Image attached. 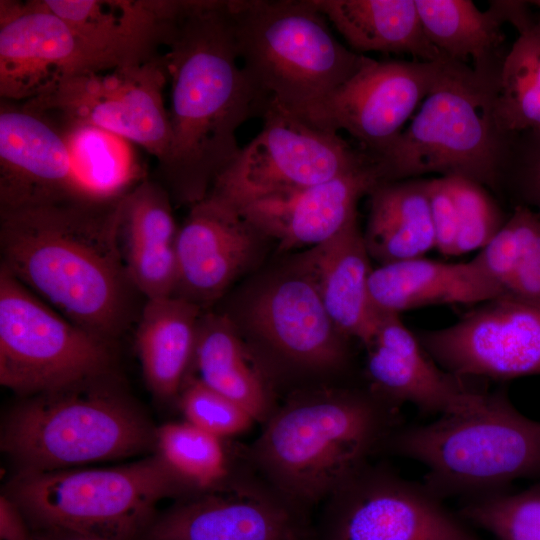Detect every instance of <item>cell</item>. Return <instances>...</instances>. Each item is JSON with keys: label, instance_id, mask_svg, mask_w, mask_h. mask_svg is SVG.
I'll list each match as a JSON object with an SVG mask.
<instances>
[{"label": "cell", "instance_id": "1f68e13d", "mask_svg": "<svg viewBox=\"0 0 540 540\" xmlns=\"http://www.w3.org/2000/svg\"><path fill=\"white\" fill-rule=\"evenodd\" d=\"M495 114L506 134L540 131V19L519 31L504 57Z\"/></svg>", "mask_w": 540, "mask_h": 540}, {"label": "cell", "instance_id": "836d02e7", "mask_svg": "<svg viewBox=\"0 0 540 540\" xmlns=\"http://www.w3.org/2000/svg\"><path fill=\"white\" fill-rule=\"evenodd\" d=\"M458 514L498 540H540V480L520 492L465 500Z\"/></svg>", "mask_w": 540, "mask_h": 540}, {"label": "cell", "instance_id": "e575fe53", "mask_svg": "<svg viewBox=\"0 0 540 540\" xmlns=\"http://www.w3.org/2000/svg\"><path fill=\"white\" fill-rule=\"evenodd\" d=\"M457 208L456 255L482 249L505 223L501 208L485 186L459 176H444Z\"/></svg>", "mask_w": 540, "mask_h": 540}, {"label": "cell", "instance_id": "ab89813d", "mask_svg": "<svg viewBox=\"0 0 540 540\" xmlns=\"http://www.w3.org/2000/svg\"><path fill=\"white\" fill-rule=\"evenodd\" d=\"M1 540H35L29 524L18 506L5 494L0 497Z\"/></svg>", "mask_w": 540, "mask_h": 540}, {"label": "cell", "instance_id": "52a82bcc", "mask_svg": "<svg viewBox=\"0 0 540 540\" xmlns=\"http://www.w3.org/2000/svg\"><path fill=\"white\" fill-rule=\"evenodd\" d=\"M5 489L36 532L140 540L157 504L187 488L156 453L111 468L18 471Z\"/></svg>", "mask_w": 540, "mask_h": 540}, {"label": "cell", "instance_id": "60d3db41", "mask_svg": "<svg viewBox=\"0 0 540 540\" xmlns=\"http://www.w3.org/2000/svg\"><path fill=\"white\" fill-rule=\"evenodd\" d=\"M39 540H88L72 534L61 532H37Z\"/></svg>", "mask_w": 540, "mask_h": 540}, {"label": "cell", "instance_id": "74e56055", "mask_svg": "<svg viewBox=\"0 0 540 540\" xmlns=\"http://www.w3.org/2000/svg\"><path fill=\"white\" fill-rule=\"evenodd\" d=\"M510 218L517 231L519 255L506 293L540 303V215L527 206L516 205Z\"/></svg>", "mask_w": 540, "mask_h": 540}, {"label": "cell", "instance_id": "ac0fdd59", "mask_svg": "<svg viewBox=\"0 0 540 540\" xmlns=\"http://www.w3.org/2000/svg\"><path fill=\"white\" fill-rule=\"evenodd\" d=\"M383 182L377 160L333 180L301 189L227 202L281 248L314 247L357 220V205ZM223 200V199H222Z\"/></svg>", "mask_w": 540, "mask_h": 540}, {"label": "cell", "instance_id": "7402d4cb", "mask_svg": "<svg viewBox=\"0 0 540 540\" xmlns=\"http://www.w3.org/2000/svg\"><path fill=\"white\" fill-rule=\"evenodd\" d=\"M44 2L89 43L126 66L160 55L158 48L165 45L184 6L175 0Z\"/></svg>", "mask_w": 540, "mask_h": 540}, {"label": "cell", "instance_id": "b9f144b4", "mask_svg": "<svg viewBox=\"0 0 540 540\" xmlns=\"http://www.w3.org/2000/svg\"><path fill=\"white\" fill-rule=\"evenodd\" d=\"M531 3L537 7L540 8V0H537V1H531Z\"/></svg>", "mask_w": 540, "mask_h": 540}, {"label": "cell", "instance_id": "d4e9b609", "mask_svg": "<svg viewBox=\"0 0 540 540\" xmlns=\"http://www.w3.org/2000/svg\"><path fill=\"white\" fill-rule=\"evenodd\" d=\"M369 293L380 313L427 305L484 303L506 294L473 261L443 263L415 258L372 269Z\"/></svg>", "mask_w": 540, "mask_h": 540}, {"label": "cell", "instance_id": "f1b7e54d", "mask_svg": "<svg viewBox=\"0 0 540 540\" xmlns=\"http://www.w3.org/2000/svg\"><path fill=\"white\" fill-rule=\"evenodd\" d=\"M364 240L382 264L421 258L436 247L427 179L379 183L370 193Z\"/></svg>", "mask_w": 540, "mask_h": 540}, {"label": "cell", "instance_id": "8992f818", "mask_svg": "<svg viewBox=\"0 0 540 540\" xmlns=\"http://www.w3.org/2000/svg\"><path fill=\"white\" fill-rule=\"evenodd\" d=\"M498 85L447 60L409 126L374 157L383 182L439 173L498 188L510 138L495 114Z\"/></svg>", "mask_w": 540, "mask_h": 540}, {"label": "cell", "instance_id": "8d00e7d4", "mask_svg": "<svg viewBox=\"0 0 540 540\" xmlns=\"http://www.w3.org/2000/svg\"><path fill=\"white\" fill-rule=\"evenodd\" d=\"M507 182L524 205L540 215V131L510 134L501 182Z\"/></svg>", "mask_w": 540, "mask_h": 540}, {"label": "cell", "instance_id": "d6a6232c", "mask_svg": "<svg viewBox=\"0 0 540 540\" xmlns=\"http://www.w3.org/2000/svg\"><path fill=\"white\" fill-rule=\"evenodd\" d=\"M156 448L189 490L208 491L227 479L229 469L222 439L188 421L157 428Z\"/></svg>", "mask_w": 540, "mask_h": 540}, {"label": "cell", "instance_id": "ffe728a7", "mask_svg": "<svg viewBox=\"0 0 540 540\" xmlns=\"http://www.w3.org/2000/svg\"><path fill=\"white\" fill-rule=\"evenodd\" d=\"M366 373L377 397L396 408L412 404L425 415L466 410L485 392L440 367L395 313H381Z\"/></svg>", "mask_w": 540, "mask_h": 540}, {"label": "cell", "instance_id": "5bb4252c", "mask_svg": "<svg viewBox=\"0 0 540 540\" xmlns=\"http://www.w3.org/2000/svg\"><path fill=\"white\" fill-rule=\"evenodd\" d=\"M444 370L462 377L508 380L540 375V303L503 294L455 324L417 335Z\"/></svg>", "mask_w": 540, "mask_h": 540}, {"label": "cell", "instance_id": "4fadbf2b", "mask_svg": "<svg viewBox=\"0 0 540 540\" xmlns=\"http://www.w3.org/2000/svg\"><path fill=\"white\" fill-rule=\"evenodd\" d=\"M446 61L372 59L325 97L290 113L322 130L348 132L362 150L376 157L401 134Z\"/></svg>", "mask_w": 540, "mask_h": 540}, {"label": "cell", "instance_id": "d6986e66", "mask_svg": "<svg viewBox=\"0 0 540 540\" xmlns=\"http://www.w3.org/2000/svg\"><path fill=\"white\" fill-rule=\"evenodd\" d=\"M248 316L258 336L294 367L329 372L348 360L346 336L332 322L312 279L296 266L255 296Z\"/></svg>", "mask_w": 540, "mask_h": 540}, {"label": "cell", "instance_id": "30bf717a", "mask_svg": "<svg viewBox=\"0 0 540 540\" xmlns=\"http://www.w3.org/2000/svg\"><path fill=\"white\" fill-rule=\"evenodd\" d=\"M167 81L159 55L142 64L66 77L22 107L52 123H80L110 131L140 145L160 162L170 144L163 100Z\"/></svg>", "mask_w": 540, "mask_h": 540}, {"label": "cell", "instance_id": "3957f363", "mask_svg": "<svg viewBox=\"0 0 540 540\" xmlns=\"http://www.w3.org/2000/svg\"><path fill=\"white\" fill-rule=\"evenodd\" d=\"M264 423L253 463L271 487L305 508L367 466L402 426L399 408L350 389L297 395Z\"/></svg>", "mask_w": 540, "mask_h": 540}, {"label": "cell", "instance_id": "4316f807", "mask_svg": "<svg viewBox=\"0 0 540 540\" xmlns=\"http://www.w3.org/2000/svg\"><path fill=\"white\" fill-rule=\"evenodd\" d=\"M359 54H410L421 61L448 60L427 38L415 0H312Z\"/></svg>", "mask_w": 540, "mask_h": 540}, {"label": "cell", "instance_id": "7c38bea8", "mask_svg": "<svg viewBox=\"0 0 540 540\" xmlns=\"http://www.w3.org/2000/svg\"><path fill=\"white\" fill-rule=\"evenodd\" d=\"M315 540H480L423 483L365 466L327 499Z\"/></svg>", "mask_w": 540, "mask_h": 540}, {"label": "cell", "instance_id": "cb8c5ba5", "mask_svg": "<svg viewBox=\"0 0 540 540\" xmlns=\"http://www.w3.org/2000/svg\"><path fill=\"white\" fill-rule=\"evenodd\" d=\"M168 190L145 179L121 201L120 243L130 282L147 300L170 297L177 282L178 228Z\"/></svg>", "mask_w": 540, "mask_h": 540}, {"label": "cell", "instance_id": "6da1fadb", "mask_svg": "<svg viewBox=\"0 0 540 540\" xmlns=\"http://www.w3.org/2000/svg\"><path fill=\"white\" fill-rule=\"evenodd\" d=\"M164 46L170 144L159 170L169 194L192 205L236 159L238 128L267 102L238 63L228 0H186Z\"/></svg>", "mask_w": 540, "mask_h": 540}, {"label": "cell", "instance_id": "5b68a950", "mask_svg": "<svg viewBox=\"0 0 540 540\" xmlns=\"http://www.w3.org/2000/svg\"><path fill=\"white\" fill-rule=\"evenodd\" d=\"M105 377L26 397L11 410L0 446L18 471L69 469L156 447L157 429Z\"/></svg>", "mask_w": 540, "mask_h": 540}, {"label": "cell", "instance_id": "f546056e", "mask_svg": "<svg viewBox=\"0 0 540 540\" xmlns=\"http://www.w3.org/2000/svg\"><path fill=\"white\" fill-rule=\"evenodd\" d=\"M429 41L448 59L473 61L474 70L499 79L506 54L500 51L506 18L498 1L480 11L470 0H415Z\"/></svg>", "mask_w": 540, "mask_h": 540}, {"label": "cell", "instance_id": "f35d334b", "mask_svg": "<svg viewBox=\"0 0 540 540\" xmlns=\"http://www.w3.org/2000/svg\"><path fill=\"white\" fill-rule=\"evenodd\" d=\"M427 190L436 247L445 256H456L457 208L444 176L427 179Z\"/></svg>", "mask_w": 540, "mask_h": 540}, {"label": "cell", "instance_id": "4dcf8cb0", "mask_svg": "<svg viewBox=\"0 0 540 540\" xmlns=\"http://www.w3.org/2000/svg\"><path fill=\"white\" fill-rule=\"evenodd\" d=\"M57 124V123H54ZM72 169L89 203L123 199L146 179L132 142L110 131L80 123H58Z\"/></svg>", "mask_w": 540, "mask_h": 540}, {"label": "cell", "instance_id": "603a6c76", "mask_svg": "<svg viewBox=\"0 0 540 540\" xmlns=\"http://www.w3.org/2000/svg\"><path fill=\"white\" fill-rule=\"evenodd\" d=\"M364 235L355 220L332 238L311 247L295 266L307 274L337 329L367 348L381 313L369 293L372 272Z\"/></svg>", "mask_w": 540, "mask_h": 540}, {"label": "cell", "instance_id": "7a4b0ae2", "mask_svg": "<svg viewBox=\"0 0 540 540\" xmlns=\"http://www.w3.org/2000/svg\"><path fill=\"white\" fill-rule=\"evenodd\" d=\"M121 201L0 210L1 266L65 318L109 342L125 330L136 290L122 255Z\"/></svg>", "mask_w": 540, "mask_h": 540}, {"label": "cell", "instance_id": "9a60e30c", "mask_svg": "<svg viewBox=\"0 0 540 540\" xmlns=\"http://www.w3.org/2000/svg\"><path fill=\"white\" fill-rule=\"evenodd\" d=\"M121 66L125 65L84 39L44 0L0 1L2 100L25 102L66 77Z\"/></svg>", "mask_w": 540, "mask_h": 540}, {"label": "cell", "instance_id": "9c48e42d", "mask_svg": "<svg viewBox=\"0 0 540 540\" xmlns=\"http://www.w3.org/2000/svg\"><path fill=\"white\" fill-rule=\"evenodd\" d=\"M111 342L74 324L0 268V384L30 397L108 375Z\"/></svg>", "mask_w": 540, "mask_h": 540}, {"label": "cell", "instance_id": "d590c367", "mask_svg": "<svg viewBox=\"0 0 540 540\" xmlns=\"http://www.w3.org/2000/svg\"><path fill=\"white\" fill-rule=\"evenodd\" d=\"M180 408L186 421L221 439L241 434L255 422L242 406L191 376L180 392Z\"/></svg>", "mask_w": 540, "mask_h": 540}, {"label": "cell", "instance_id": "44dd1931", "mask_svg": "<svg viewBox=\"0 0 540 540\" xmlns=\"http://www.w3.org/2000/svg\"><path fill=\"white\" fill-rule=\"evenodd\" d=\"M261 235L229 203L207 194L191 205L176 238L173 297L200 308L216 301L251 261Z\"/></svg>", "mask_w": 540, "mask_h": 540}, {"label": "cell", "instance_id": "277c9868", "mask_svg": "<svg viewBox=\"0 0 540 540\" xmlns=\"http://www.w3.org/2000/svg\"><path fill=\"white\" fill-rule=\"evenodd\" d=\"M390 452L422 464L423 484L441 499L499 493L517 479H540V421L504 390L485 391L470 408L427 424L400 426Z\"/></svg>", "mask_w": 540, "mask_h": 540}, {"label": "cell", "instance_id": "83f0119b", "mask_svg": "<svg viewBox=\"0 0 540 540\" xmlns=\"http://www.w3.org/2000/svg\"><path fill=\"white\" fill-rule=\"evenodd\" d=\"M201 308L177 297L147 300L136 349L150 391L167 400L181 392L192 365Z\"/></svg>", "mask_w": 540, "mask_h": 540}, {"label": "cell", "instance_id": "2e32d148", "mask_svg": "<svg viewBox=\"0 0 540 540\" xmlns=\"http://www.w3.org/2000/svg\"><path fill=\"white\" fill-rule=\"evenodd\" d=\"M220 487L174 505L141 540H315L305 507L269 484Z\"/></svg>", "mask_w": 540, "mask_h": 540}, {"label": "cell", "instance_id": "8fae6325", "mask_svg": "<svg viewBox=\"0 0 540 540\" xmlns=\"http://www.w3.org/2000/svg\"><path fill=\"white\" fill-rule=\"evenodd\" d=\"M260 132L215 179L208 194L224 201L291 191L344 175L373 156L338 133L267 105Z\"/></svg>", "mask_w": 540, "mask_h": 540}, {"label": "cell", "instance_id": "ba28073f", "mask_svg": "<svg viewBox=\"0 0 540 540\" xmlns=\"http://www.w3.org/2000/svg\"><path fill=\"white\" fill-rule=\"evenodd\" d=\"M228 7L242 66L267 105L303 109L372 60L342 45L312 0H228Z\"/></svg>", "mask_w": 540, "mask_h": 540}, {"label": "cell", "instance_id": "e0dca14e", "mask_svg": "<svg viewBox=\"0 0 540 540\" xmlns=\"http://www.w3.org/2000/svg\"><path fill=\"white\" fill-rule=\"evenodd\" d=\"M89 203L74 175L65 140L44 116L0 106V210Z\"/></svg>", "mask_w": 540, "mask_h": 540}, {"label": "cell", "instance_id": "484cf974", "mask_svg": "<svg viewBox=\"0 0 540 540\" xmlns=\"http://www.w3.org/2000/svg\"><path fill=\"white\" fill-rule=\"evenodd\" d=\"M191 367L207 387L242 406L255 421L266 422L274 409L266 377L232 320L201 315Z\"/></svg>", "mask_w": 540, "mask_h": 540}]
</instances>
